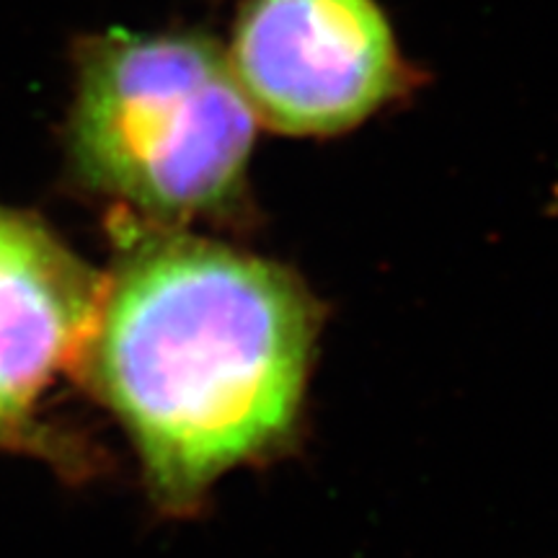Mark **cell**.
<instances>
[{
    "label": "cell",
    "mask_w": 558,
    "mask_h": 558,
    "mask_svg": "<svg viewBox=\"0 0 558 558\" xmlns=\"http://www.w3.org/2000/svg\"><path fill=\"white\" fill-rule=\"evenodd\" d=\"M256 128L218 41L117 29L81 45L70 163L88 190L150 226L179 228L233 205Z\"/></svg>",
    "instance_id": "obj_2"
},
{
    "label": "cell",
    "mask_w": 558,
    "mask_h": 558,
    "mask_svg": "<svg viewBox=\"0 0 558 558\" xmlns=\"http://www.w3.org/2000/svg\"><path fill=\"white\" fill-rule=\"evenodd\" d=\"M316 311L290 271L177 228L132 230L88 331L90 375L166 507L295 422Z\"/></svg>",
    "instance_id": "obj_1"
},
{
    "label": "cell",
    "mask_w": 558,
    "mask_h": 558,
    "mask_svg": "<svg viewBox=\"0 0 558 558\" xmlns=\"http://www.w3.org/2000/svg\"><path fill=\"white\" fill-rule=\"evenodd\" d=\"M96 279L47 228L0 207V435L16 429L94 326Z\"/></svg>",
    "instance_id": "obj_4"
},
{
    "label": "cell",
    "mask_w": 558,
    "mask_h": 558,
    "mask_svg": "<svg viewBox=\"0 0 558 558\" xmlns=\"http://www.w3.org/2000/svg\"><path fill=\"white\" fill-rule=\"evenodd\" d=\"M226 54L256 120L284 135L357 128L403 86L375 0H246Z\"/></svg>",
    "instance_id": "obj_3"
}]
</instances>
